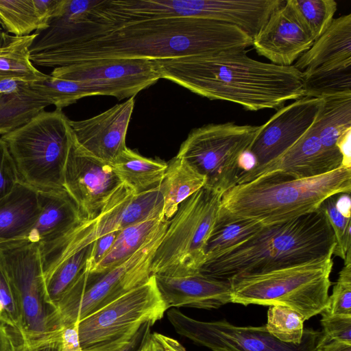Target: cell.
<instances>
[{
  "instance_id": "cell-1",
  "label": "cell",
  "mask_w": 351,
  "mask_h": 351,
  "mask_svg": "<svg viewBox=\"0 0 351 351\" xmlns=\"http://www.w3.org/2000/svg\"><path fill=\"white\" fill-rule=\"evenodd\" d=\"M50 50L31 58L44 67L92 60H152L245 49L252 39L238 27L205 18H166L108 27L77 26L60 16L49 30Z\"/></svg>"
},
{
  "instance_id": "cell-2",
  "label": "cell",
  "mask_w": 351,
  "mask_h": 351,
  "mask_svg": "<svg viewBox=\"0 0 351 351\" xmlns=\"http://www.w3.org/2000/svg\"><path fill=\"white\" fill-rule=\"evenodd\" d=\"M160 78L251 111L278 110L304 97L303 73L250 58L245 49L153 60Z\"/></svg>"
},
{
  "instance_id": "cell-3",
  "label": "cell",
  "mask_w": 351,
  "mask_h": 351,
  "mask_svg": "<svg viewBox=\"0 0 351 351\" xmlns=\"http://www.w3.org/2000/svg\"><path fill=\"white\" fill-rule=\"evenodd\" d=\"M333 230L319 208L280 223L264 226L243 242L206 261L199 272L230 280L332 257Z\"/></svg>"
},
{
  "instance_id": "cell-4",
  "label": "cell",
  "mask_w": 351,
  "mask_h": 351,
  "mask_svg": "<svg viewBox=\"0 0 351 351\" xmlns=\"http://www.w3.org/2000/svg\"><path fill=\"white\" fill-rule=\"evenodd\" d=\"M350 191L351 168L300 179L270 173L230 188L222 195L220 208L269 226L315 212L328 197Z\"/></svg>"
},
{
  "instance_id": "cell-5",
  "label": "cell",
  "mask_w": 351,
  "mask_h": 351,
  "mask_svg": "<svg viewBox=\"0 0 351 351\" xmlns=\"http://www.w3.org/2000/svg\"><path fill=\"white\" fill-rule=\"evenodd\" d=\"M0 267L20 308L19 343L32 351H60L64 326L45 301L38 244L25 239L0 244Z\"/></svg>"
},
{
  "instance_id": "cell-6",
  "label": "cell",
  "mask_w": 351,
  "mask_h": 351,
  "mask_svg": "<svg viewBox=\"0 0 351 351\" xmlns=\"http://www.w3.org/2000/svg\"><path fill=\"white\" fill-rule=\"evenodd\" d=\"M332 257L269 272L234 277L231 302L244 306L282 305L307 320L320 314L328 299Z\"/></svg>"
},
{
  "instance_id": "cell-7",
  "label": "cell",
  "mask_w": 351,
  "mask_h": 351,
  "mask_svg": "<svg viewBox=\"0 0 351 351\" xmlns=\"http://www.w3.org/2000/svg\"><path fill=\"white\" fill-rule=\"evenodd\" d=\"M1 138L21 181L38 191L64 189V170L73 135L62 110H43Z\"/></svg>"
},
{
  "instance_id": "cell-8",
  "label": "cell",
  "mask_w": 351,
  "mask_h": 351,
  "mask_svg": "<svg viewBox=\"0 0 351 351\" xmlns=\"http://www.w3.org/2000/svg\"><path fill=\"white\" fill-rule=\"evenodd\" d=\"M222 195L204 186L179 205L153 256L151 275L176 277L199 271Z\"/></svg>"
},
{
  "instance_id": "cell-9",
  "label": "cell",
  "mask_w": 351,
  "mask_h": 351,
  "mask_svg": "<svg viewBox=\"0 0 351 351\" xmlns=\"http://www.w3.org/2000/svg\"><path fill=\"white\" fill-rule=\"evenodd\" d=\"M152 275L78 323L83 351H121L145 324L154 325L167 311Z\"/></svg>"
},
{
  "instance_id": "cell-10",
  "label": "cell",
  "mask_w": 351,
  "mask_h": 351,
  "mask_svg": "<svg viewBox=\"0 0 351 351\" xmlns=\"http://www.w3.org/2000/svg\"><path fill=\"white\" fill-rule=\"evenodd\" d=\"M168 221L165 219L143 246L122 263L101 275L86 271L56 306L62 325L78 323L148 280L152 260Z\"/></svg>"
},
{
  "instance_id": "cell-11",
  "label": "cell",
  "mask_w": 351,
  "mask_h": 351,
  "mask_svg": "<svg viewBox=\"0 0 351 351\" xmlns=\"http://www.w3.org/2000/svg\"><path fill=\"white\" fill-rule=\"evenodd\" d=\"M260 128L233 122L204 125L191 131L176 156L206 178L205 186L223 193L236 184L241 157Z\"/></svg>"
},
{
  "instance_id": "cell-12",
  "label": "cell",
  "mask_w": 351,
  "mask_h": 351,
  "mask_svg": "<svg viewBox=\"0 0 351 351\" xmlns=\"http://www.w3.org/2000/svg\"><path fill=\"white\" fill-rule=\"evenodd\" d=\"M167 318L175 331L211 351H316L322 331L306 328L299 344L287 343L273 337L265 326H237L226 319L203 322L171 308Z\"/></svg>"
},
{
  "instance_id": "cell-13",
  "label": "cell",
  "mask_w": 351,
  "mask_h": 351,
  "mask_svg": "<svg viewBox=\"0 0 351 351\" xmlns=\"http://www.w3.org/2000/svg\"><path fill=\"white\" fill-rule=\"evenodd\" d=\"M51 75L87 84L99 95L119 100L134 97L160 79L153 60L147 58L86 60L54 68Z\"/></svg>"
},
{
  "instance_id": "cell-14",
  "label": "cell",
  "mask_w": 351,
  "mask_h": 351,
  "mask_svg": "<svg viewBox=\"0 0 351 351\" xmlns=\"http://www.w3.org/2000/svg\"><path fill=\"white\" fill-rule=\"evenodd\" d=\"M122 184L110 164L83 150L73 137L64 170L63 187L83 219L97 217Z\"/></svg>"
},
{
  "instance_id": "cell-15",
  "label": "cell",
  "mask_w": 351,
  "mask_h": 351,
  "mask_svg": "<svg viewBox=\"0 0 351 351\" xmlns=\"http://www.w3.org/2000/svg\"><path fill=\"white\" fill-rule=\"evenodd\" d=\"M323 103V97H304L278 109L261 125L247 152L254 159V167L241 173L256 171L287 151L311 128Z\"/></svg>"
},
{
  "instance_id": "cell-16",
  "label": "cell",
  "mask_w": 351,
  "mask_h": 351,
  "mask_svg": "<svg viewBox=\"0 0 351 351\" xmlns=\"http://www.w3.org/2000/svg\"><path fill=\"white\" fill-rule=\"evenodd\" d=\"M134 103V97H130L89 119H69L75 143L93 156L112 163L127 147L125 137Z\"/></svg>"
},
{
  "instance_id": "cell-17",
  "label": "cell",
  "mask_w": 351,
  "mask_h": 351,
  "mask_svg": "<svg viewBox=\"0 0 351 351\" xmlns=\"http://www.w3.org/2000/svg\"><path fill=\"white\" fill-rule=\"evenodd\" d=\"M342 160L339 149L325 148L311 125L278 158L256 171L241 173L236 184H243L270 173L297 179L315 177L342 167Z\"/></svg>"
},
{
  "instance_id": "cell-18",
  "label": "cell",
  "mask_w": 351,
  "mask_h": 351,
  "mask_svg": "<svg viewBox=\"0 0 351 351\" xmlns=\"http://www.w3.org/2000/svg\"><path fill=\"white\" fill-rule=\"evenodd\" d=\"M314 41L287 0L271 14L253 39L252 46L271 63L289 66L311 48Z\"/></svg>"
},
{
  "instance_id": "cell-19",
  "label": "cell",
  "mask_w": 351,
  "mask_h": 351,
  "mask_svg": "<svg viewBox=\"0 0 351 351\" xmlns=\"http://www.w3.org/2000/svg\"><path fill=\"white\" fill-rule=\"evenodd\" d=\"M167 309L189 307L215 309L231 302V284L200 272L184 276L154 275Z\"/></svg>"
},
{
  "instance_id": "cell-20",
  "label": "cell",
  "mask_w": 351,
  "mask_h": 351,
  "mask_svg": "<svg viewBox=\"0 0 351 351\" xmlns=\"http://www.w3.org/2000/svg\"><path fill=\"white\" fill-rule=\"evenodd\" d=\"M40 213L24 239L45 248L69 233L83 220L78 208L64 189L38 191Z\"/></svg>"
},
{
  "instance_id": "cell-21",
  "label": "cell",
  "mask_w": 351,
  "mask_h": 351,
  "mask_svg": "<svg viewBox=\"0 0 351 351\" xmlns=\"http://www.w3.org/2000/svg\"><path fill=\"white\" fill-rule=\"evenodd\" d=\"M47 99L33 86L32 82L14 77L0 80V134L26 124L44 108Z\"/></svg>"
},
{
  "instance_id": "cell-22",
  "label": "cell",
  "mask_w": 351,
  "mask_h": 351,
  "mask_svg": "<svg viewBox=\"0 0 351 351\" xmlns=\"http://www.w3.org/2000/svg\"><path fill=\"white\" fill-rule=\"evenodd\" d=\"M39 213L38 191L21 180L0 199V244L24 239Z\"/></svg>"
},
{
  "instance_id": "cell-23",
  "label": "cell",
  "mask_w": 351,
  "mask_h": 351,
  "mask_svg": "<svg viewBox=\"0 0 351 351\" xmlns=\"http://www.w3.org/2000/svg\"><path fill=\"white\" fill-rule=\"evenodd\" d=\"M351 59V14L334 19L328 29L293 65L303 72Z\"/></svg>"
},
{
  "instance_id": "cell-24",
  "label": "cell",
  "mask_w": 351,
  "mask_h": 351,
  "mask_svg": "<svg viewBox=\"0 0 351 351\" xmlns=\"http://www.w3.org/2000/svg\"><path fill=\"white\" fill-rule=\"evenodd\" d=\"M206 178L176 156L168 163L160 189L163 197L162 213L169 220L179 205L205 186Z\"/></svg>"
},
{
  "instance_id": "cell-25",
  "label": "cell",
  "mask_w": 351,
  "mask_h": 351,
  "mask_svg": "<svg viewBox=\"0 0 351 351\" xmlns=\"http://www.w3.org/2000/svg\"><path fill=\"white\" fill-rule=\"evenodd\" d=\"M121 181L135 193H140L160 186L167 163L145 158L126 147L110 163Z\"/></svg>"
},
{
  "instance_id": "cell-26",
  "label": "cell",
  "mask_w": 351,
  "mask_h": 351,
  "mask_svg": "<svg viewBox=\"0 0 351 351\" xmlns=\"http://www.w3.org/2000/svg\"><path fill=\"white\" fill-rule=\"evenodd\" d=\"M323 98L322 107L312 127L325 148L339 149L338 142L351 131V93Z\"/></svg>"
},
{
  "instance_id": "cell-27",
  "label": "cell",
  "mask_w": 351,
  "mask_h": 351,
  "mask_svg": "<svg viewBox=\"0 0 351 351\" xmlns=\"http://www.w3.org/2000/svg\"><path fill=\"white\" fill-rule=\"evenodd\" d=\"M165 219L161 216L119 230L110 250L90 274H103L126 261L143 246Z\"/></svg>"
},
{
  "instance_id": "cell-28",
  "label": "cell",
  "mask_w": 351,
  "mask_h": 351,
  "mask_svg": "<svg viewBox=\"0 0 351 351\" xmlns=\"http://www.w3.org/2000/svg\"><path fill=\"white\" fill-rule=\"evenodd\" d=\"M264 226L256 221L238 217L219 210L205 247V261L243 242Z\"/></svg>"
},
{
  "instance_id": "cell-29",
  "label": "cell",
  "mask_w": 351,
  "mask_h": 351,
  "mask_svg": "<svg viewBox=\"0 0 351 351\" xmlns=\"http://www.w3.org/2000/svg\"><path fill=\"white\" fill-rule=\"evenodd\" d=\"M304 97L351 93V59L303 71Z\"/></svg>"
},
{
  "instance_id": "cell-30",
  "label": "cell",
  "mask_w": 351,
  "mask_h": 351,
  "mask_svg": "<svg viewBox=\"0 0 351 351\" xmlns=\"http://www.w3.org/2000/svg\"><path fill=\"white\" fill-rule=\"evenodd\" d=\"M36 34L15 36L9 44L0 47V74L26 81H40L47 77L38 70L29 60V48Z\"/></svg>"
},
{
  "instance_id": "cell-31",
  "label": "cell",
  "mask_w": 351,
  "mask_h": 351,
  "mask_svg": "<svg viewBox=\"0 0 351 351\" xmlns=\"http://www.w3.org/2000/svg\"><path fill=\"white\" fill-rule=\"evenodd\" d=\"M32 84L51 105L60 110L83 97L99 95L95 88L87 84L63 80L51 75L42 80L32 82Z\"/></svg>"
},
{
  "instance_id": "cell-32",
  "label": "cell",
  "mask_w": 351,
  "mask_h": 351,
  "mask_svg": "<svg viewBox=\"0 0 351 351\" xmlns=\"http://www.w3.org/2000/svg\"><path fill=\"white\" fill-rule=\"evenodd\" d=\"M314 40L330 26L337 9L334 0H287Z\"/></svg>"
},
{
  "instance_id": "cell-33",
  "label": "cell",
  "mask_w": 351,
  "mask_h": 351,
  "mask_svg": "<svg viewBox=\"0 0 351 351\" xmlns=\"http://www.w3.org/2000/svg\"><path fill=\"white\" fill-rule=\"evenodd\" d=\"M0 19L3 28L18 37L40 27L33 0H0Z\"/></svg>"
},
{
  "instance_id": "cell-34",
  "label": "cell",
  "mask_w": 351,
  "mask_h": 351,
  "mask_svg": "<svg viewBox=\"0 0 351 351\" xmlns=\"http://www.w3.org/2000/svg\"><path fill=\"white\" fill-rule=\"evenodd\" d=\"M267 330L279 341L299 344L304 333V317L295 310L282 305L269 306Z\"/></svg>"
},
{
  "instance_id": "cell-35",
  "label": "cell",
  "mask_w": 351,
  "mask_h": 351,
  "mask_svg": "<svg viewBox=\"0 0 351 351\" xmlns=\"http://www.w3.org/2000/svg\"><path fill=\"white\" fill-rule=\"evenodd\" d=\"M320 314L351 316V250L346 254L344 266Z\"/></svg>"
},
{
  "instance_id": "cell-36",
  "label": "cell",
  "mask_w": 351,
  "mask_h": 351,
  "mask_svg": "<svg viewBox=\"0 0 351 351\" xmlns=\"http://www.w3.org/2000/svg\"><path fill=\"white\" fill-rule=\"evenodd\" d=\"M338 195L326 199L320 208L326 215L335 234L336 246L333 254L344 260L347 252L351 250V217L343 215L337 209L336 202Z\"/></svg>"
},
{
  "instance_id": "cell-37",
  "label": "cell",
  "mask_w": 351,
  "mask_h": 351,
  "mask_svg": "<svg viewBox=\"0 0 351 351\" xmlns=\"http://www.w3.org/2000/svg\"><path fill=\"white\" fill-rule=\"evenodd\" d=\"M0 323L12 330L20 338L21 317L14 293L0 267Z\"/></svg>"
},
{
  "instance_id": "cell-38",
  "label": "cell",
  "mask_w": 351,
  "mask_h": 351,
  "mask_svg": "<svg viewBox=\"0 0 351 351\" xmlns=\"http://www.w3.org/2000/svg\"><path fill=\"white\" fill-rule=\"evenodd\" d=\"M323 339L322 343L332 340L351 343V316L322 315Z\"/></svg>"
},
{
  "instance_id": "cell-39",
  "label": "cell",
  "mask_w": 351,
  "mask_h": 351,
  "mask_svg": "<svg viewBox=\"0 0 351 351\" xmlns=\"http://www.w3.org/2000/svg\"><path fill=\"white\" fill-rule=\"evenodd\" d=\"M21 181L7 144L0 138V199Z\"/></svg>"
},
{
  "instance_id": "cell-40",
  "label": "cell",
  "mask_w": 351,
  "mask_h": 351,
  "mask_svg": "<svg viewBox=\"0 0 351 351\" xmlns=\"http://www.w3.org/2000/svg\"><path fill=\"white\" fill-rule=\"evenodd\" d=\"M118 232L114 231L104 234L93 242V246L88 260V269L90 271L110 250Z\"/></svg>"
},
{
  "instance_id": "cell-41",
  "label": "cell",
  "mask_w": 351,
  "mask_h": 351,
  "mask_svg": "<svg viewBox=\"0 0 351 351\" xmlns=\"http://www.w3.org/2000/svg\"><path fill=\"white\" fill-rule=\"evenodd\" d=\"M64 1V0H33L40 23L39 29L47 27L48 21L58 13Z\"/></svg>"
},
{
  "instance_id": "cell-42",
  "label": "cell",
  "mask_w": 351,
  "mask_h": 351,
  "mask_svg": "<svg viewBox=\"0 0 351 351\" xmlns=\"http://www.w3.org/2000/svg\"><path fill=\"white\" fill-rule=\"evenodd\" d=\"M60 351H83L77 323L63 326L60 337Z\"/></svg>"
},
{
  "instance_id": "cell-43",
  "label": "cell",
  "mask_w": 351,
  "mask_h": 351,
  "mask_svg": "<svg viewBox=\"0 0 351 351\" xmlns=\"http://www.w3.org/2000/svg\"><path fill=\"white\" fill-rule=\"evenodd\" d=\"M152 326L151 324H145L130 342L121 351H136L147 336L151 333V327Z\"/></svg>"
},
{
  "instance_id": "cell-44",
  "label": "cell",
  "mask_w": 351,
  "mask_h": 351,
  "mask_svg": "<svg viewBox=\"0 0 351 351\" xmlns=\"http://www.w3.org/2000/svg\"><path fill=\"white\" fill-rule=\"evenodd\" d=\"M350 138L351 131L344 135L337 143V147L343 157L342 167L345 168H351Z\"/></svg>"
},
{
  "instance_id": "cell-45",
  "label": "cell",
  "mask_w": 351,
  "mask_h": 351,
  "mask_svg": "<svg viewBox=\"0 0 351 351\" xmlns=\"http://www.w3.org/2000/svg\"><path fill=\"white\" fill-rule=\"evenodd\" d=\"M136 351H167L163 347L156 332L149 333Z\"/></svg>"
},
{
  "instance_id": "cell-46",
  "label": "cell",
  "mask_w": 351,
  "mask_h": 351,
  "mask_svg": "<svg viewBox=\"0 0 351 351\" xmlns=\"http://www.w3.org/2000/svg\"><path fill=\"white\" fill-rule=\"evenodd\" d=\"M316 351H351V343L336 340L321 342Z\"/></svg>"
},
{
  "instance_id": "cell-47",
  "label": "cell",
  "mask_w": 351,
  "mask_h": 351,
  "mask_svg": "<svg viewBox=\"0 0 351 351\" xmlns=\"http://www.w3.org/2000/svg\"><path fill=\"white\" fill-rule=\"evenodd\" d=\"M15 344L8 328L0 323V351H10Z\"/></svg>"
},
{
  "instance_id": "cell-48",
  "label": "cell",
  "mask_w": 351,
  "mask_h": 351,
  "mask_svg": "<svg viewBox=\"0 0 351 351\" xmlns=\"http://www.w3.org/2000/svg\"><path fill=\"white\" fill-rule=\"evenodd\" d=\"M336 206L343 215L350 217L351 201L349 194H339L337 198Z\"/></svg>"
},
{
  "instance_id": "cell-49",
  "label": "cell",
  "mask_w": 351,
  "mask_h": 351,
  "mask_svg": "<svg viewBox=\"0 0 351 351\" xmlns=\"http://www.w3.org/2000/svg\"><path fill=\"white\" fill-rule=\"evenodd\" d=\"M15 38V36H10L8 33L3 32V30L0 31V47L9 44L13 39Z\"/></svg>"
},
{
  "instance_id": "cell-50",
  "label": "cell",
  "mask_w": 351,
  "mask_h": 351,
  "mask_svg": "<svg viewBox=\"0 0 351 351\" xmlns=\"http://www.w3.org/2000/svg\"><path fill=\"white\" fill-rule=\"evenodd\" d=\"M10 351H32L27 348V347L24 346L23 345L19 343L15 344Z\"/></svg>"
},
{
  "instance_id": "cell-51",
  "label": "cell",
  "mask_w": 351,
  "mask_h": 351,
  "mask_svg": "<svg viewBox=\"0 0 351 351\" xmlns=\"http://www.w3.org/2000/svg\"><path fill=\"white\" fill-rule=\"evenodd\" d=\"M2 28H3V24H2L1 20L0 19V31L2 30Z\"/></svg>"
},
{
  "instance_id": "cell-52",
  "label": "cell",
  "mask_w": 351,
  "mask_h": 351,
  "mask_svg": "<svg viewBox=\"0 0 351 351\" xmlns=\"http://www.w3.org/2000/svg\"><path fill=\"white\" fill-rule=\"evenodd\" d=\"M5 77H5V76H3V75L0 74V80H1L2 79H3Z\"/></svg>"
}]
</instances>
